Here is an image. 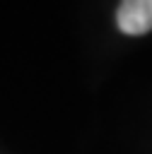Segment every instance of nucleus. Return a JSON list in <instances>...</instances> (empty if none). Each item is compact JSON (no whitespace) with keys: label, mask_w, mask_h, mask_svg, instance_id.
Here are the masks:
<instances>
[{"label":"nucleus","mask_w":152,"mask_h":154,"mask_svg":"<svg viewBox=\"0 0 152 154\" xmlns=\"http://www.w3.org/2000/svg\"><path fill=\"white\" fill-rule=\"evenodd\" d=\"M116 24L128 36H140L152 29V0H125L116 10Z\"/></svg>","instance_id":"f257e3e1"}]
</instances>
